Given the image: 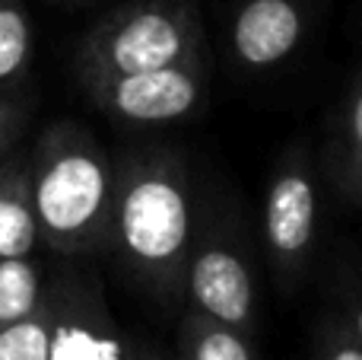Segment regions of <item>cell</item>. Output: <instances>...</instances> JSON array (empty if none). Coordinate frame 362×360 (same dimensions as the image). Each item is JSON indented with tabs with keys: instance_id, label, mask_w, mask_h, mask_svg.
<instances>
[{
	"instance_id": "1",
	"label": "cell",
	"mask_w": 362,
	"mask_h": 360,
	"mask_svg": "<svg viewBox=\"0 0 362 360\" xmlns=\"http://www.w3.org/2000/svg\"><path fill=\"white\" fill-rule=\"evenodd\" d=\"M197 195L172 150H131L115 159L108 242L127 278L165 313L181 310L185 265L197 233Z\"/></svg>"
},
{
	"instance_id": "2",
	"label": "cell",
	"mask_w": 362,
	"mask_h": 360,
	"mask_svg": "<svg viewBox=\"0 0 362 360\" xmlns=\"http://www.w3.org/2000/svg\"><path fill=\"white\" fill-rule=\"evenodd\" d=\"M29 191L38 240L57 255L105 249L115 198V159L80 121H54L29 153Z\"/></svg>"
},
{
	"instance_id": "3",
	"label": "cell",
	"mask_w": 362,
	"mask_h": 360,
	"mask_svg": "<svg viewBox=\"0 0 362 360\" xmlns=\"http://www.w3.org/2000/svg\"><path fill=\"white\" fill-rule=\"evenodd\" d=\"M172 64H206L194 0H127L95 19L76 45L80 83Z\"/></svg>"
},
{
	"instance_id": "4",
	"label": "cell",
	"mask_w": 362,
	"mask_h": 360,
	"mask_svg": "<svg viewBox=\"0 0 362 360\" xmlns=\"http://www.w3.org/2000/svg\"><path fill=\"white\" fill-rule=\"evenodd\" d=\"M181 310L255 338L257 287L251 252L242 233L213 210H200L197 217V233L185 265Z\"/></svg>"
},
{
	"instance_id": "5",
	"label": "cell",
	"mask_w": 362,
	"mask_h": 360,
	"mask_svg": "<svg viewBox=\"0 0 362 360\" xmlns=\"http://www.w3.org/2000/svg\"><path fill=\"white\" fill-rule=\"evenodd\" d=\"M321 227V189L312 157L302 144L283 150L270 172L261 208V240L270 268L283 287H296L305 268Z\"/></svg>"
},
{
	"instance_id": "6",
	"label": "cell",
	"mask_w": 362,
	"mask_h": 360,
	"mask_svg": "<svg viewBox=\"0 0 362 360\" xmlns=\"http://www.w3.org/2000/svg\"><path fill=\"white\" fill-rule=\"evenodd\" d=\"M95 108L121 125L156 128L191 118L206 96V64H172L159 70L83 80Z\"/></svg>"
},
{
	"instance_id": "7",
	"label": "cell",
	"mask_w": 362,
	"mask_h": 360,
	"mask_svg": "<svg viewBox=\"0 0 362 360\" xmlns=\"http://www.w3.org/2000/svg\"><path fill=\"white\" fill-rule=\"evenodd\" d=\"M48 360H124L127 342L95 274L64 271L48 281Z\"/></svg>"
},
{
	"instance_id": "8",
	"label": "cell",
	"mask_w": 362,
	"mask_h": 360,
	"mask_svg": "<svg viewBox=\"0 0 362 360\" xmlns=\"http://www.w3.org/2000/svg\"><path fill=\"white\" fill-rule=\"evenodd\" d=\"M308 35L302 0H238L229 16V55L248 74L283 67Z\"/></svg>"
},
{
	"instance_id": "9",
	"label": "cell",
	"mask_w": 362,
	"mask_h": 360,
	"mask_svg": "<svg viewBox=\"0 0 362 360\" xmlns=\"http://www.w3.org/2000/svg\"><path fill=\"white\" fill-rule=\"evenodd\" d=\"M38 223L29 191V157L0 159V259H29L38 246Z\"/></svg>"
},
{
	"instance_id": "10",
	"label": "cell",
	"mask_w": 362,
	"mask_h": 360,
	"mask_svg": "<svg viewBox=\"0 0 362 360\" xmlns=\"http://www.w3.org/2000/svg\"><path fill=\"white\" fill-rule=\"evenodd\" d=\"M325 163L334 189L350 204L362 208V70L337 108Z\"/></svg>"
},
{
	"instance_id": "11",
	"label": "cell",
	"mask_w": 362,
	"mask_h": 360,
	"mask_svg": "<svg viewBox=\"0 0 362 360\" xmlns=\"http://www.w3.org/2000/svg\"><path fill=\"white\" fill-rule=\"evenodd\" d=\"M175 360H257L255 338L185 310L178 322Z\"/></svg>"
},
{
	"instance_id": "12",
	"label": "cell",
	"mask_w": 362,
	"mask_h": 360,
	"mask_svg": "<svg viewBox=\"0 0 362 360\" xmlns=\"http://www.w3.org/2000/svg\"><path fill=\"white\" fill-rule=\"evenodd\" d=\"M48 281L35 259H0V329L32 316L42 306Z\"/></svg>"
},
{
	"instance_id": "13",
	"label": "cell",
	"mask_w": 362,
	"mask_h": 360,
	"mask_svg": "<svg viewBox=\"0 0 362 360\" xmlns=\"http://www.w3.org/2000/svg\"><path fill=\"white\" fill-rule=\"evenodd\" d=\"M32 61V19L19 0H0V86L16 83Z\"/></svg>"
},
{
	"instance_id": "14",
	"label": "cell",
	"mask_w": 362,
	"mask_h": 360,
	"mask_svg": "<svg viewBox=\"0 0 362 360\" xmlns=\"http://www.w3.org/2000/svg\"><path fill=\"white\" fill-rule=\"evenodd\" d=\"M51 342V313L48 300H42L32 316L0 329V360H48Z\"/></svg>"
},
{
	"instance_id": "15",
	"label": "cell",
	"mask_w": 362,
	"mask_h": 360,
	"mask_svg": "<svg viewBox=\"0 0 362 360\" xmlns=\"http://www.w3.org/2000/svg\"><path fill=\"white\" fill-rule=\"evenodd\" d=\"M315 360H362V344L337 313L325 316L315 329Z\"/></svg>"
},
{
	"instance_id": "16",
	"label": "cell",
	"mask_w": 362,
	"mask_h": 360,
	"mask_svg": "<svg viewBox=\"0 0 362 360\" xmlns=\"http://www.w3.org/2000/svg\"><path fill=\"white\" fill-rule=\"evenodd\" d=\"M334 297H337V316L346 322V329L362 344V278L350 271H337L334 278Z\"/></svg>"
},
{
	"instance_id": "17",
	"label": "cell",
	"mask_w": 362,
	"mask_h": 360,
	"mask_svg": "<svg viewBox=\"0 0 362 360\" xmlns=\"http://www.w3.org/2000/svg\"><path fill=\"white\" fill-rule=\"evenodd\" d=\"M29 125V106L16 96H0V159H6Z\"/></svg>"
},
{
	"instance_id": "18",
	"label": "cell",
	"mask_w": 362,
	"mask_h": 360,
	"mask_svg": "<svg viewBox=\"0 0 362 360\" xmlns=\"http://www.w3.org/2000/svg\"><path fill=\"white\" fill-rule=\"evenodd\" d=\"M124 360H175V357H165L163 351H156L153 344L127 342V357H124Z\"/></svg>"
},
{
	"instance_id": "19",
	"label": "cell",
	"mask_w": 362,
	"mask_h": 360,
	"mask_svg": "<svg viewBox=\"0 0 362 360\" xmlns=\"http://www.w3.org/2000/svg\"><path fill=\"white\" fill-rule=\"evenodd\" d=\"M48 4H54V6H74V4H80V0H48Z\"/></svg>"
}]
</instances>
